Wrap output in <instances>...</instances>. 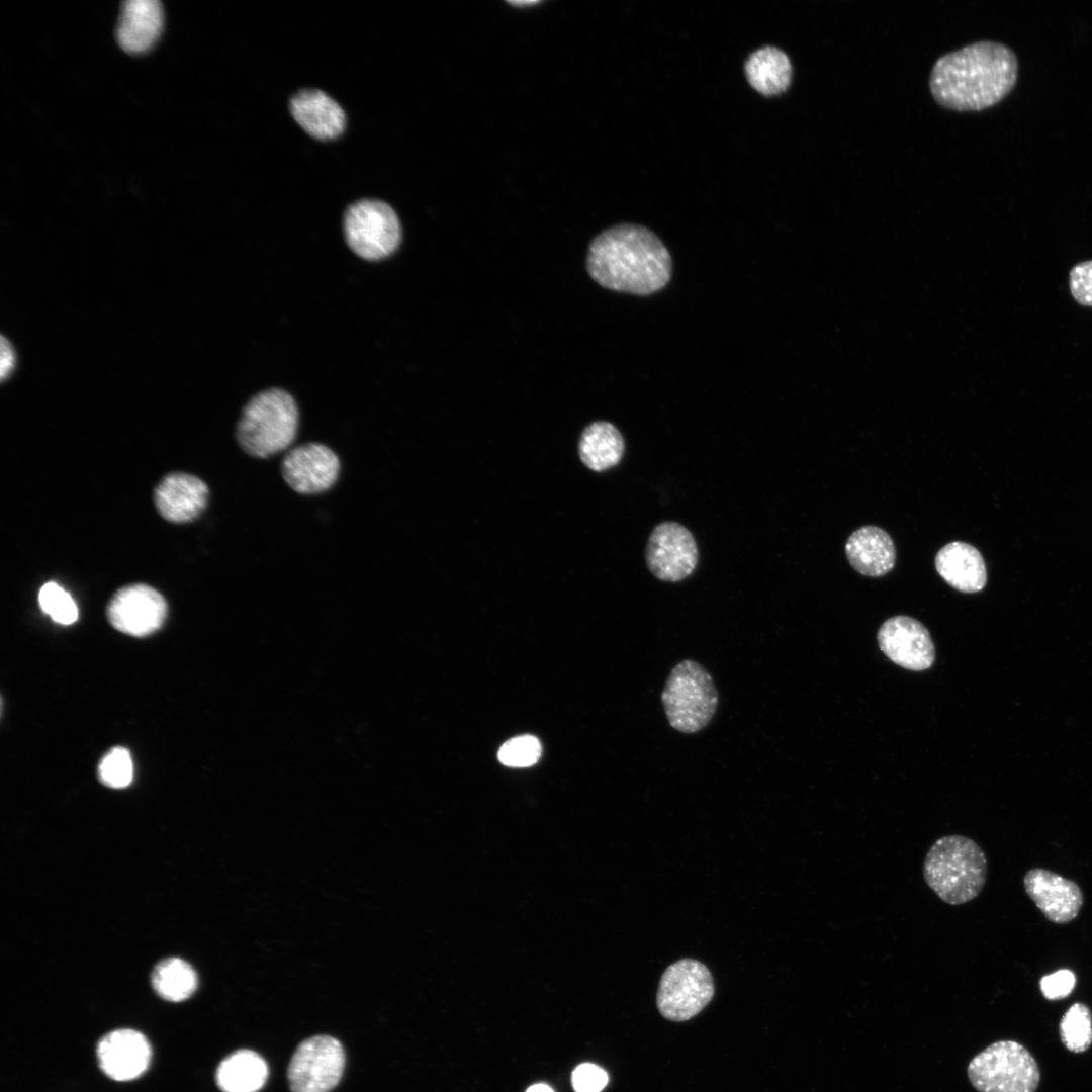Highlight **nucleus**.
Instances as JSON below:
<instances>
[{"label":"nucleus","instance_id":"1","mask_svg":"<svg viewBox=\"0 0 1092 1092\" xmlns=\"http://www.w3.org/2000/svg\"><path fill=\"white\" fill-rule=\"evenodd\" d=\"M1018 77V60L1006 44L980 40L941 56L929 79L933 98L957 111H978L1004 99Z\"/></svg>","mask_w":1092,"mask_h":1092},{"label":"nucleus","instance_id":"32","mask_svg":"<svg viewBox=\"0 0 1092 1092\" xmlns=\"http://www.w3.org/2000/svg\"><path fill=\"white\" fill-rule=\"evenodd\" d=\"M0 375L1 379H7L14 371L16 365V354L11 343L4 337L1 338L0 345Z\"/></svg>","mask_w":1092,"mask_h":1092},{"label":"nucleus","instance_id":"21","mask_svg":"<svg viewBox=\"0 0 1092 1092\" xmlns=\"http://www.w3.org/2000/svg\"><path fill=\"white\" fill-rule=\"evenodd\" d=\"M745 72L754 89L764 95H776L790 86L793 69L784 51L766 46L748 57L745 62Z\"/></svg>","mask_w":1092,"mask_h":1092},{"label":"nucleus","instance_id":"10","mask_svg":"<svg viewBox=\"0 0 1092 1092\" xmlns=\"http://www.w3.org/2000/svg\"><path fill=\"white\" fill-rule=\"evenodd\" d=\"M699 552L693 534L676 522H662L652 530L646 545L645 560L659 580L677 582L696 569Z\"/></svg>","mask_w":1092,"mask_h":1092},{"label":"nucleus","instance_id":"22","mask_svg":"<svg viewBox=\"0 0 1092 1092\" xmlns=\"http://www.w3.org/2000/svg\"><path fill=\"white\" fill-rule=\"evenodd\" d=\"M579 456L594 471H605L622 459L625 443L619 430L609 422L599 421L587 426L579 440Z\"/></svg>","mask_w":1092,"mask_h":1092},{"label":"nucleus","instance_id":"25","mask_svg":"<svg viewBox=\"0 0 1092 1092\" xmlns=\"http://www.w3.org/2000/svg\"><path fill=\"white\" fill-rule=\"evenodd\" d=\"M1063 1044L1073 1053H1083L1092 1043V1015L1089 1007L1081 1002L1072 1004L1060 1022Z\"/></svg>","mask_w":1092,"mask_h":1092},{"label":"nucleus","instance_id":"12","mask_svg":"<svg viewBox=\"0 0 1092 1092\" xmlns=\"http://www.w3.org/2000/svg\"><path fill=\"white\" fill-rule=\"evenodd\" d=\"M285 482L301 494L330 489L338 479L340 460L326 445L306 443L289 450L281 463Z\"/></svg>","mask_w":1092,"mask_h":1092},{"label":"nucleus","instance_id":"13","mask_svg":"<svg viewBox=\"0 0 1092 1092\" xmlns=\"http://www.w3.org/2000/svg\"><path fill=\"white\" fill-rule=\"evenodd\" d=\"M881 650L896 664L920 671L929 668L935 657L928 630L916 619L895 616L883 623L878 632Z\"/></svg>","mask_w":1092,"mask_h":1092},{"label":"nucleus","instance_id":"23","mask_svg":"<svg viewBox=\"0 0 1092 1092\" xmlns=\"http://www.w3.org/2000/svg\"><path fill=\"white\" fill-rule=\"evenodd\" d=\"M267 1076L268 1067L260 1055L240 1050L219 1064L216 1083L223 1092H257L264 1086Z\"/></svg>","mask_w":1092,"mask_h":1092},{"label":"nucleus","instance_id":"27","mask_svg":"<svg viewBox=\"0 0 1092 1092\" xmlns=\"http://www.w3.org/2000/svg\"><path fill=\"white\" fill-rule=\"evenodd\" d=\"M100 782L113 789L127 787L133 777V764L127 749L117 746L110 749L98 766Z\"/></svg>","mask_w":1092,"mask_h":1092},{"label":"nucleus","instance_id":"3","mask_svg":"<svg viewBox=\"0 0 1092 1092\" xmlns=\"http://www.w3.org/2000/svg\"><path fill=\"white\" fill-rule=\"evenodd\" d=\"M923 877L938 898L949 905L975 899L987 879V858L971 838L952 834L937 839L928 849Z\"/></svg>","mask_w":1092,"mask_h":1092},{"label":"nucleus","instance_id":"33","mask_svg":"<svg viewBox=\"0 0 1092 1092\" xmlns=\"http://www.w3.org/2000/svg\"><path fill=\"white\" fill-rule=\"evenodd\" d=\"M526 1092H553V1090L545 1084H536L531 1086Z\"/></svg>","mask_w":1092,"mask_h":1092},{"label":"nucleus","instance_id":"4","mask_svg":"<svg viewBox=\"0 0 1092 1092\" xmlns=\"http://www.w3.org/2000/svg\"><path fill=\"white\" fill-rule=\"evenodd\" d=\"M298 410L285 390L270 388L252 397L237 425L241 448L256 458H269L286 450L298 430Z\"/></svg>","mask_w":1092,"mask_h":1092},{"label":"nucleus","instance_id":"15","mask_svg":"<svg viewBox=\"0 0 1092 1092\" xmlns=\"http://www.w3.org/2000/svg\"><path fill=\"white\" fill-rule=\"evenodd\" d=\"M96 1053L102 1072L115 1081H130L140 1077L151 1061L148 1039L141 1032L127 1028L103 1035Z\"/></svg>","mask_w":1092,"mask_h":1092},{"label":"nucleus","instance_id":"6","mask_svg":"<svg viewBox=\"0 0 1092 1092\" xmlns=\"http://www.w3.org/2000/svg\"><path fill=\"white\" fill-rule=\"evenodd\" d=\"M968 1077L979 1092H1034L1040 1072L1033 1056L1021 1043L1000 1040L971 1060Z\"/></svg>","mask_w":1092,"mask_h":1092},{"label":"nucleus","instance_id":"11","mask_svg":"<svg viewBox=\"0 0 1092 1092\" xmlns=\"http://www.w3.org/2000/svg\"><path fill=\"white\" fill-rule=\"evenodd\" d=\"M168 607L155 588L135 583L118 589L107 605V619L113 628L133 637H146L164 624Z\"/></svg>","mask_w":1092,"mask_h":1092},{"label":"nucleus","instance_id":"28","mask_svg":"<svg viewBox=\"0 0 1092 1092\" xmlns=\"http://www.w3.org/2000/svg\"><path fill=\"white\" fill-rule=\"evenodd\" d=\"M541 744L532 735H522L505 742L498 750V760L512 767H527L538 761Z\"/></svg>","mask_w":1092,"mask_h":1092},{"label":"nucleus","instance_id":"7","mask_svg":"<svg viewBox=\"0 0 1092 1092\" xmlns=\"http://www.w3.org/2000/svg\"><path fill=\"white\" fill-rule=\"evenodd\" d=\"M343 229L350 249L366 260L390 256L401 241V225L393 208L384 201L362 199L344 214Z\"/></svg>","mask_w":1092,"mask_h":1092},{"label":"nucleus","instance_id":"29","mask_svg":"<svg viewBox=\"0 0 1092 1092\" xmlns=\"http://www.w3.org/2000/svg\"><path fill=\"white\" fill-rule=\"evenodd\" d=\"M1076 985L1075 974L1068 969H1061L1043 976L1039 981L1040 991L1049 1000H1060L1069 996Z\"/></svg>","mask_w":1092,"mask_h":1092},{"label":"nucleus","instance_id":"31","mask_svg":"<svg viewBox=\"0 0 1092 1092\" xmlns=\"http://www.w3.org/2000/svg\"><path fill=\"white\" fill-rule=\"evenodd\" d=\"M608 1082L607 1073L597 1065H579L572 1074V1085L576 1092H600Z\"/></svg>","mask_w":1092,"mask_h":1092},{"label":"nucleus","instance_id":"19","mask_svg":"<svg viewBox=\"0 0 1092 1092\" xmlns=\"http://www.w3.org/2000/svg\"><path fill=\"white\" fill-rule=\"evenodd\" d=\"M850 565L860 574L879 577L890 572L896 560V549L890 535L876 526H863L854 531L845 544Z\"/></svg>","mask_w":1092,"mask_h":1092},{"label":"nucleus","instance_id":"16","mask_svg":"<svg viewBox=\"0 0 1092 1092\" xmlns=\"http://www.w3.org/2000/svg\"><path fill=\"white\" fill-rule=\"evenodd\" d=\"M209 490L200 478L183 472L165 475L154 492L159 514L171 523H187L205 509Z\"/></svg>","mask_w":1092,"mask_h":1092},{"label":"nucleus","instance_id":"8","mask_svg":"<svg viewBox=\"0 0 1092 1092\" xmlns=\"http://www.w3.org/2000/svg\"><path fill=\"white\" fill-rule=\"evenodd\" d=\"M714 995L709 969L694 959H681L662 974L656 995L660 1014L671 1021H686L699 1014Z\"/></svg>","mask_w":1092,"mask_h":1092},{"label":"nucleus","instance_id":"30","mask_svg":"<svg viewBox=\"0 0 1092 1092\" xmlns=\"http://www.w3.org/2000/svg\"><path fill=\"white\" fill-rule=\"evenodd\" d=\"M1070 288L1078 303L1092 306V260L1082 262L1072 268Z\"/></svg>","mask_w":1092,"mask_h":1092},{"label":"nucleus","instance_id":"9","mask_svg":"<svg viewBox=\"0 0 1092 1092\" xmlns=\"http://www.w3.org/2000/svg\"><path fill=\"white\" fill-rule=\"evenodd\" d=\"M345 1065L342 1044L329 1035L302 1041L288 1067L292 1092H330L340 1081Z\"/></svg>","mask_w":1092,"mask_h":1092},{"label":"nucleus","instance_id":"18","mask_svg":"<svg viewBox=\"0 0 1092 1092\" xmlns=\"http://www.w3.org/2000/svg\"><path fill=\"white\" fill-rule=\"evenodd\" d=\"M938 574L951 587L963 593H977L987 582V569L979 550L971 544L954 541L944 545L935 556Z\"/></svg>","mask_w":1092,"mask_h":1092},{"label":"nucleus","instance_id":"24","mask_svg":"<svg viewBox=\"0 0 1092 1092\" xmlns=\"http://www.w3.org/2000/svg\"><path fill=\"white\" fill-rule=\"evenodd\" d=\"M151 982L155 992L164 1000L181 1002L196 990L198 979L194 969L179 958H168L154 968Z\"/></svg>","mask_w":1092,"mask_h":1092},{"label":"nucleus","instance_id":"26","mask_svg":"<svg viewBox=\"0 0 1092 1092\" xmlns=\"http://www.w3.org/2000/svg\"><path fill=\"white\" fill-rule=\"evenodd\" d=\"M38 603L42 612L59 624L70 625L78 619V608L75 601L69 593L56 582L50 581L41 586L38 593Z\"/></svg>","mask_w":1092,"mask_h":1092},{"label":"nucleus","instance_id":"5","mask_svg":"<svg viewBox=\"0 0 1092 1092\" xmlns=\"http://www.w3.org/2000/svg\"><path fill=\"white\" fill-rule=\"evenodd\" d=\"M661 702L671 728L694 734L714 717L719 696L708 670L693 659H684L671 669Z\"/></svg>","mask_w":1092,"mask_h":1092},{"label":"nucleus","instance_id":"20","mask_svg":"<svg viewBox=\"0 0 1092 1092\" xmlns=\"http://www.w3.org/2000/svg\"><path fill=\"white\" fill-rule=\"evenodd\" d=\"M162 25L163 9L159 1H124L116 30L117 40L127 53H144L158 39Z\"/></svg>","mask_w":1092,"mask_h":1092},{"label":"nucleus","instance_id":"2","mask_svg":"<svg viewBox=\"0 0 1092 1092\" xmlns=\"http://www.w3.org/2000/svg\"><path fill=\"white\" fill-rule=\"evenodd\" d=\"M586 268L607 289L649 295L670 280L671 257L650 230L625 223L607 229L592 241Z\"/></svg>","mask_w":1092,"mask_h":1092},{"label":"nucleus","instance_id":"17","mask_svg":"<svg viewBox=\"0 0 1092 1092\" xmlns=\"http://www.w3.org/2000/svg\"><path fill=\"white\" fill-rule=\"evenodd\" d=\"M290 112L299 126L317 140L339 136L346 124L342 107L328 94L317 89L297 92L290 100Z\"/></svg>","mask_w":1092,"mask_h":1092},{"label":"nucleus","instance_id":"34","mask_svg":"<svg viewBox=\"0 0 1092 1092\" xmlns=\"http://www.w3.org/2000/svg\"><path fill=\"white\" fill-rule=\"evenodd\" d=\"M511 3L516 4V5H529V4L531 5V4H535V3H538V2L537 1H523V2L515 1V2H511Z\"/></svg>","mask_w":1092,"mask_h":1092},{"label":"nucleus","instance_id":"14","mask_svg":"<svg viewBox=\"0 0 1092 1092\" xmlns=\"http://www.w3.org/2000/svg\"><path fill=\"white\" fill-rule=\"evenodd\" d=\"M1023 885L1035 906L1053 923L1072 921L1083 906L1084 896L1079 885L1050 870L1030 869L1024 876Z\"/></svg>","mask_w":1092,"mask_h":1092}]
</instances>
